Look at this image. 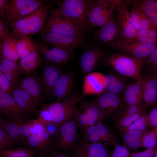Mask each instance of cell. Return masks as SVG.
<instances>
[{
    "label": "cell",
    "instance_id": "cell-1",
    "mask_svg": "<svg viewBox=\"0 0 157 157\" xmlns=\"http://www.w3.org/2000/svg\"><path fill=\"white\" fill-rule=\"evenodd\" d=\"M51 7L50 4L44 5L31 14L10 23L12 35L20 38L41 32L45 26Z\"/></svg>",
    "mask_w": 157,
    "mask_h": 157
},
{
    "label": "cell",
    "instance_id": "cell-2",
    "mask_svg": "<svg viewBox=\"0 0 157 157\" xmlns=\"http://www.w3.org/2000/svg\"><path fill=\"white\" fill-rule=\"evenodd\" d=\"M101 64L112 67L120 74L140 81L141 71L145 65L144 59L122 53L106 56Z\"/></svg>",
    "mask_w": 157,
    "mask_h": 157
},
{
    "label": "cell",
    "instance_id": "cell-3",
    "mask_svg": "<svg viewBox=\"0 0 157 157\" xmlns=\"http://www.w3.org/2000/svg\"><path fill=\"white\" fill-rule=\"evenodd\" d=\"M122 0H87L86 15L91 26L101 27L114 17V12Z\"/></svg>",
    "mask_w": 157,
    "mask_h": 157
},
{
    "label": "cell",
    "instance_id": "cell-4",
    "mask_svg": "<svg viewBox=\"0 0 157 157\" xmlns=\"http://www.w3.org/2000/svg\"><path fill=\"white\" fill-rule=\"evenodd\" d=\"M87 0H65L58 3L62 14L81 33L89 31L91 26L86 15Z\"/></svg>",
    "mask_w": 157,
    "mask_h": 157
},
{
    "label": "cell",
    "instance_id": "cell-5",
    "mask_svg": "<svg viewBox=\"0 0 157 157\" xmlns=\"http://www.w3.org/2000/svg\"><path fill=\"white\" fill-rule=\"evenodd\" d=\"M75 113L59 126L56 133L52 140L53 147L67 151L74 149L77 146L78 143L77 131L79 127Z\"/></svg>",
    "mask_w": 157,
    "mask_h": 157
},
{
    "label": "cell",
    "instance_id": "cell-6",
    "mask_svg": "<svg viewBox=\"0 0 157 157\" xmlns=\"http://www.w3.org/2000/svg\"><path fill=\"white\" fill-rule=\"evenodd\" d=\"M83 98L82 95L73 94L61 101L43 103L40 106L48 111L52 122L59 126L74 114Z\"/></svg>",
    "mask_w": 157,
    "mask_h": 157
},
{
    "label": "cell",
    "instance_id": "cell-7",
    "mask_svg": "<svg viewBox=\"0 0 157 157\" xmlns=\"http://www.w3.org/2000/svg\"><path fill=\"white\" fill-rule=\"evenodd\" d=\"M107 45L122 53L143 59L157 48V43L145 44L135 40H127L119 38Z\"/></svg>",
    "mask_w": 157,
    "mask_h": 157
},
{
    "label": "cell",
    "instance_id": "cell-8",
    "mask_svg": "<svg viewBox=\"0 0 157 157\" xmlns=\"http://www.w3.org/2000/svg\"><path fill=\"white\" fill-rule=\"evenodd\" d=\"M4 19L10 24L33 13L44 5L40 0H11Z\"/></svg>",
    "mask_w": 157,
    "mask_h": 157
},
{
    "label": "cell",
    "instance_id": "cell-9",
    "mask_svg": "<svg viewBox=\"0 0 157 157\" xmlns=\"http://www.w3.org/2000/svg\"><path fill=\"white\" fill-rule=\"evenodd\" d=\"M40 36L41 40L46 44L70 50H74L85 40L83 35H73L42 31Z\"/></svg>",
    "mask_w": 157,
    "mask_h": 157
},
{
    "label": "cell",
    "instance_id": "cell-10",
    "mask_svg": "<svg viewBox=\"0 0 157 157\" xmlns=\"http://www.w3.org/2000/svg\"><path fill=\"white\" fill-rule=\"evenodd\" d=\"M42 31L73 35H83L62 14L58 8L50 10Z\"/></svg>",
    "mask_w": 157,
    "mask_h": 157
},
{
    "label": "cell",
    "instance_id": "cell-11",
    "mask_svg": "<svg viewBox=\"0 0 157 157\" xmlns=\"http://www.w3.org/2000/svg\"><path fill=\"white\" fill-rule=\"evenodd\" d=\"M83 133V140L87 142H100L114 146L119 144L116 136L103 122L90 126Z\"/></svg>",
    "mask_w": 157,
    "mask_h": 157
},
{
    "label": "cell",
    "instance_id": "cell-12",
    "mask_svg": "<svg viewBox=\"0 0 157 157\" xmlns=\"http://www.w3.org/2000/svg\"><path fill=\"white\" fill-rule=\"evenodd\" d=\"M34 44L36 50L48 63L62 65L68 62L73 54V50L49 46L40 42H35Z\"/></svg>",
    "mask_w": 157,
    "mask_h": 157
},
{
    "label": "cell",
    "instance_id": "cell-13",
    "mask_svg": "<svg viewBox=\"0 0 157 157\" xmlns=\"http://www.w3.org/2000/svg\"><path fill=\"white\" fill-rule=\"evenodd\" d=\"M129 1H122L116 8L117 21L120 31L118 38L127 40L135 39L138 30L133 26L131 22L128 5Z\"/></svg>",
    "mask_w": 157,
    "mask_h": 157
},
{
    "label": "cell",
    "instance_id": "cell-14",
    "mask_svg": "<svg viewBox=\"0 0 157 157\" xmlns=\"http://www.w3.org/2000/svg\"><path fill=\"white\" fill-rule=\"evenodd\" d=\"M95 101L106 119L118 115L123 108L119 95L108 92L102 93Z\"/></svg>",
    "mask_w": 157,
    "mask_h": 157
},
{
    "label": "cell",
    "instance_id": "cell-15",
    "mask_svg": "<svg viewBox=\"0 0 157 157\" xmlns=\"http://www.w3.org/2000/svg\"><path fill=\"white\" fill-rule=\"evenodd\" d=\"M141 74L140 83L144 108L157 103V74L154 71Z\"/></svg>",
    "mask_w": 157,
    "mask_h": 157
},
{
    "label": "cell",
    "instance_id": "cell-16",
    "mask_svg": "<svg viewBox=\"0 0 157 157\" xmlns=\"http://www.w3.org/2000/svg\"><path fill=\"white\" fill-rule=\"evenodd\" d=\"M107 145L100 142L84 140L78 142L72 157H110Z\"/></svg>",
    "mask_w": 157,
    "mask_h": 157
},
{
    "label": "cell",
    "instance_id": "cell-17",
    "mask_svg": "<svg viewBox=\"0 0 157 157\" xmlns=\"http://www.w3.org/2000/svg\"><path fill=\"white\" fill-rule=\"evenodd\" d=\"M0 113L9 121L25 119L26 116L12 96L0 91Z\"/></svg>",
    "mask_w": 157,
    "mask_h": 157
},
{
    "label": "cell",
    "instance_id": "cell-18",
    "mask_svg": "<svg viewBox=\"0 0 157 157\" xmlns=\"http://www.w3.org/2000/svg\"><path fill=\"white\" fill-rule=\"evenodd\" d=\"M41 81L36 76L28 75L23 77L17 85L31 97L36 107L43 103Z\"/></svg>",
    "mask_w": 157,
    "mask_h": 157
},
{
    "label": "cell",
    "instance_id": "cell-19",
    "mask_svg": "<svg viewBox=\"0 0 157 157\" xmlns=\"http://www.w3.org/2000/svg\"><path fill=\"white\" fill-rule=\"evenodd\" d=\"M102 49L92 48L86 50L81 55L80 63L84 74H88L94 70L106 56Z\"/></svg>",
    "mask_w": 157,
    "mask_h": 157
},
{
    "label": "cell",
    "instance_id": "cell-20",
    "mask_svg": "<svg viewBox=\"0 0 157 157\" xmlns=\"http://www.w3.org/2000/svg\"><path fill=\"white\" fill-rule=\"evenodd\" d=\"M58 65L48 63L44 65L41 73V83L47 96H53L54 87L63 73Z\"/></svg>",
    "mask_w": 157,
    "mask_h": 157
},
{
    "label": "cell",
    "instance_id": "cell-21",
    "mask_svg": "<svg viewBox=\"0 0 157 157\" xmlns=\"http://www.w3.org/2000/svg\"><path fill=\"white\" fill-rule=\"evenodd\" d=\"M120 31L117 20L114 17L100 27L94 34L93 40L108 44L119 37Z\"/></svg>",
    "mask_w": 157,
    "mask_h": 157
},
{
    "label": "cell",
    "instance_id": "cell-22",
    "mask_svg": "<svg viewBox=\"0 0 157 157\" xmlns=\"http://www.w3.org/2000/svg\"><path fill=\"white\" fill-rule=\"evenodd\" d=\"M105 76L99 72H91L85 76L83 85L82 96L98 94L105 91Z\"/></svg>",
    "mask_w": 157,
    "mask_h": 157
},
{
    "label": "cell",
    "instance_id": "cell-23",
    "mask_svg": "<svg viewBox=\"0 0 157 157\" xmlns=\"http://www.w3.org/2000/svg\"><path fill=\"white\" fill-rule=\"evenodd\" d=\"M74 81V76L71 72L62 73L53 90V96L56 102L61 101L68 97L73 88Z\"/></svg>",
    "mask_w": 157,
    "mask_h": 157
},
{
    "label": "cell",
    "instance_id": "cell-24",
    "mask_svg": "<svg viewBox=\"0 0 157 157\" xmlns=\"http://www.w3.org/2000/svg\"><path fill=\"white\" fill-rule=\"evenodd\" d=\"M51 138L46 131H44L31 135L27 138V142L29 148L36 150L40 154L53 148Z\"/></svg>",
    "mask_w": 157,
    "mask_h": 157
},
{
    "label": "cell",
    "instance_id": "cell-25",
    "mask_svg": "<svg viewBox=\"0 0 157 157\" xmlns=\"http://www.w3.org/2000/svg\"><path fill=\"white\" fill-rule=\"evenodd\" d=\"M12 96L26 115L37 113L38 110L31 97L17 85L13 87Z\"/></svg>",
    "mask_w": 157,
    "mask_h": 157
},
{
    "label": "cell",
    "instance_id": "cell-26",
    "mask_svg": "<svg viewBox=\"0 0 157 157\" xmlns=\"http://www.w3.org/2000/svg\"><path fill=\"white\" fill-rule=\"evenodd\" d=\"M122 93V101L126 105H144L140 81L127 86Z\"/></svg>",
    "mask_w": 157,
    "mask_h": 157
},
{
    "label": "cell",
    "instance_id": "cell-27",
    "mask_svg": "<svg viewBox=\"0 0 157 157\" xmlns=\"http://www.w3.org/2000/svg\"><path fill=\"white\" fill-rule=\"evenodd\" d=\"M18 63L20 74L25 75L40 67L42 64V60L36 50L21 58Z\"/></svg>",
    "mask_w": 157,
    "mask_h": 157
},
{
    "label": "cell",
    "instance_id": "cell-28",
    "mask_svg": "<svg viewBox=\"0 0 157 157\" xmlns=\"http://www.w3.org/2000/svg\"><path fill=\"white\" fill-rule=\"evenodd\" d=\"M0 72L3 73L14 87L19 80L20 74L18 63L0 56Z\"/></svg>",
    "mask_w": 157,
    "mask_h": 157
},
{
    "label": "cell",
    "instance_id": "cell-29",
    "mask_svg": "<svg viewBox=\"0 0 157 157\" xmlns=\"http://www.w3.org/2000/svg\"><path fill=\"white\" fill-rule=\"evenodd\" d=\"M127 86L125 80L115 74H110L105 76V91L119 95Z\"/></svg>",
    "mask_w": 157,
    "mask_h": 157
},
{
    "label": "cell",
    "instance_id": "cell-30",
    "mask_svg": "<svg viewBox=\"0 0 157 157\" xmlns=\"http://www.w3.org/2000/svg\"><path fill=\"white\" fill-rule=\"evenodd\" d=\"M147 131L133 130L123 132L122 139L123 145L129 149L133 150L142 147L141 139Z\"/></svg>",
    "mask_w": 157,
    "mask_h": 157
},
{
    "label": "cell",
    "instance_id": "cell-31",
    "mask_svg": "<svg viewBox=\"0 0 157 157\" xmlns=\"http://www.w3.org/2000/svg\"><path fill=\"white\" fill-rule=\"evenodd\" d=\"M129 13L132 23L138 31L146 28H154L153 24L145 13L141 10L133 7L129 11Z\"/></svg>",
    "mask_w": 157,
    "mask_h": 157
},
{
    "label": "cell",
    "instance_id": "cell-32",
    "mask_svg": "<svg viewBox=\"0 0 157 157\" xmlns=\"http://www.w3.org/2000/svg\"><path fill=\"white\" fill-rule=\"evenodd\" d=\"M18 40L10 36L0 42V56L8 60L17 62L19 58L16 50V45Z\"/></svg>",
    "mask_w": 157,
    "mask_h": 157
},
{
    "label": "cell",
    "instance_id": "cell-33",
    "mask_svg": "<svg viewBox=\"0 0 157 157\" xmlns=\"http://www.w3.org/2000/svg\"><path fill=\"white\" fill-rule=\"evenodd\" d=\"M26 120L24 119L9 121L0 118V128L4 129L17 142L22 138L21 128L22 124Z\"/></svg>",
    "mask_w": 157,
    "mask_h": 157
},
{
    "label": "cell",
    "instance_id": "cell-34",
    "mask_svg": "<svg viewBox=\"0 0 157 157\" xmlns=\"http://www.w3.org/2000/svg\"><path fill=\"white\" fill-rule=\"evenodd\" d=\"M79 108L91 118L96 119L97 123L103 122L106 118L96 102L88 100L81 101Z\"/></svg>",
    "mask_w": 157,
    "mask_h": 157
},
{
    "label": "cell",
    "instance_id": "cell-35",
    "mask_svg": "<svg viewBox=\"0 0 157 157\" xmlns=\"http://www.w3.org/2000/svg\"><path fill=\"white\" fill-rule=\"evenodd\" d=\"M37 152L30 148L7 149L0 150V157H34Z\"/></svg>",
    "mask_w": 157,
    "mask_h": 157
},
{
    "label": "cell",
    "instance_id": "cell-36",
    "mask_svg": "<svg viewBox=\"0 0 157 157\" xmlns=\"http://www.w3.org/2000/svg\"><path fill=\"white\" fill-rule=\"evenodd\" d=\"M35 50L34 43L28 36L22 37L18 40L16 50L19 57L20 59Z\"/></svg>",
    "mask_w": 157,
    "mask_h": 157
},
{
    "label": "cell",
    "instance_id": "cell-37",
    "mask_svg": "<svg viewBox=\"0 0 157 157\" xmlns=\"http://www.w3.org/2000/svg\"><path fill=\"white\" fill-rule=\"evenodd\" d=\"M75 115L79 128L81 129L83 133L90 126L95 125L97 123L96 119L90 117L79 108H77Z\"/></svg>",
    "mask_w": 157,
    "mask_h": 157
},
{
    "label": "cell",
    "instance_id": "cell-38",
    "mask_svg": "<svg viewBox=\"0 0 157 157\" xmlns=\"http://www.w3.org/2000/svg\"><path fill=\"white\" fill-rule=\"evenodd\" d=\"M135 40L145 44L157 43V30L154 28L138 30Z\"/></svg>",
    "mask_w": 157,
    "mask_h": 157
},
{
    "label": "cell",
    "instance_id": "cell-39",
    "mask_svg": "<svg viewBox=\"0 0 157 157\" xmlns=\"http://www.w3.org/2000/svg\"><path fill=\"white\" fill-rule=\"evenodd\" d=\"M144 110L138 113L124 117L115 116V126L121 131L132 124L142 114Z\"/></svg>",
    "mask_w": 157,
    "mask_h": 157
},
{
    "label": "cell",
    "instance_id": "cell-40",
    "mask_svg": "<svg viewBox=\"0 0 157 157\" xmlns=\"http://www.w3.org/2000/svg\"><path fill=\"white\" fill-rule=\"evenodd\" d=\"M133 7H135L144 13L157 12V0H135L130 1Z\"/></svg>",
    "mask_w": 157,
    "mask_h": 157
},
{
    "label": "cell",
    "instance_id": "cell-41",
    "mask_svg": "<svg viewBox=\"0 0 157 157\" xmlns=\"http://www.w3.org/2000/svg\"><path fill=\"white\" fill-rule=\"evenodd\" d=\"M157 144V127L150 131H147L142 137L141 141L142 147L151 149Z\"/></svg>",
    "mask_w": 157,
    "mask_h": 157
},
{
    "label": "cell",
    "instance_id": "cell-42",
    "mask_svg": "<svg viewBox=\"0 0 157 157\" xmlns=\"http://www.w3.org/2000/svg\"><path fill=\"white\" fill-rule=\"evenodd\" d=\"M147 113L145 111L132 124L127 128L122 129L121 131L123 132L130 131H144L147 130Z\"/></svg>",
    "mask_w": 157,
    "mask_h": 157
},
{
    "label": "cell",
    "instance_id": "cell-43",
    "mask_svg": "<svg viewBox=\"0 0 157 157\" xmlns=\"http://www.w3.org/2000/svg\"><path fill=\"white\" fill-rule=\"evenodd\" d=\"M3 128L0 129V150L9 149L16 143Z\"/></svg>",
    "mask_w": 157,
    "mask_h": 157
},
{
    "label": "cell",
    "instance_id": "cell-44",
    "mask_svg": "<svg viewBox=\"0 0 157 157\" xmlns=\"http://www.w3.org/2000/svg\"><path fill=\"white\" fill-rule=\"evenodd\" d=\"M13 87L5 75L0 72V91L12 96Z\"/></svg>",
    "mask_w": 157,
    "mask_h": 157
},
{
    "label": "cell",
    "instance_id": "cell-45",
    "mask_svg": "<svg viewBox=\"0 0 157 157\" xmlns=\"http://www.w3.org/2000/svg\"><path fill=\"white\" fill-rule=\"evenodd\" d=\"M147 113V126L153 128L157 127V103Z\"/></svg>",
    "mask_w": 157,
    "mask_h": 157
},
{
    "label": "cell",
    "instance_id": "cell-46",
    "mask_svg": "<svg viewBox=\"0 0 157 157\" xmlns=\"http://www.w3.org/2000/svg\"><path fill=\"white\" fill-rule=\"evenodd\" d=\"M113 151L111 153L110 157H129L131 153L129 149L124 146L118 144L115 146Z\"/></svg>",
    "mask_w": 157,
    "mask_h": 157
},
{
    "label": "cell",
    "instance_id": "cell-47",
    "mask_svg": "<svg viewBox=\"0 0 157 157\" xmlns=\"http://www.w3.org/2000/svg\"><path fill=\"white\" fill-rule=\"evenodd\" d=\"M144 105H126V107L124 108V110L122 112V116L121 117H124L138 113L144 110Z\"/></svg>",
    "mask_w": 157,
    "mask_h": 157
},
{
    "label": "cell",
    "instance_id": "cell-48",
    "mask_svg": "<svg viewBox=\"0 0 157 157\" xmlns=\"http://www.w3.org/2000/svg\"><path fill=\"white\" fill-rule=\"evenodd\" d=\"M40 108L37 112L38 118L44 125L52 122L51 118L48 111L40 106Z\"/></svg>",
    "mask_w": 157,
    "mask_h": 157
},
{
    "label": "cell",
    "instance_id": "cell-49",
    "mask_svg": "<svg viewBox=\"0 0 157 157\" xmlns=\"http://www.w3.org/2000/svg\"><path fill=\"white\" fill-rule=\"evenodd\" d=\"M145 64L153 69H157V48L146 58L144 59Z\"/></svg>",
    "mask_w": 157,
    "mask_h": 157
},
{
    "label": "cell",
    "instance_id": "cell-50",
    "mask_svg": "<svg viewBox=\"0 0 157 157\" xmlns=\"http://www.w3.org/2000/svg\"><path fill=\"white\" fill-rule=\"evenodd\" d=\"M31 124L30 120H26L22 125L21 128V133L22 137L28 138L33 134Z\"/></svg>",
    "mask_w": 157,
    "mask_h": 157
},
{
    "label": "cell",
    "instance_id": "cell-51",
    "mask_svg": "<svg viewBox=\"0 0 157 157\" xmlns=\"http://www.w3.org/2000/svg\"><path fill=\"white\" fill-rule=\"evenodd\" d=\"M157 149V144L152 149H147L140 152H132L131 153L130 157H153Z\"/></svg>",
    "mask_w": 157,
    "mask_h": 157
},
{
    "label": "cell",
    "instance_id": "cell-52",
    "mask_svg": "<svg viewBox=\"0 0 157 157\" xmlns=\"http://www.w3.org/2000/svg\"><path fill=\"white\" fill-rule=\"evenodd\" d=\"M30 121L32 127L33 134L46 131L44 125L38 119Z\"/></svg>",
    "mask_w": 157,
    "mask_h": 157
},
{
    "label": "cell",
    "instance_id": "cell-53",
    "mask_svg": "<svg viewBox=\"0 0 157 157\" xmlns=\"http://www.w3.org/2000/svg\"><path fill=\"white\" fill-rule=\"evenodd\" d=\"M9 31L2 19L0 20V41L5 40L10 36Z\"/></svg>",
    "mask_w": 157,
    "mask_h": 157
},
{
    "label": "cell",
    "instance_id": "cell-54",
    "mask_svg": "<svg viewBox=\"0 0 157 157\" xmlns=\"http://www.w3.org/2000/svg\"><path fill=\"white\" fill-rule=\"evenodd\" d=\"M45 131L51 138L54 137L57 132L58 126L56 123L52 122L45 125Z\"/></svg>",
    "mask_w": 157,
    "mask_h": 157
},
{
    "label": "cell",
    "instance_id": "cell-55",
    "mask_svg": "<svg viewBox=\"0 0 157 157\" xmlns=\"http://www.w3.org/2000/svg\"><path fill=\"white\" fill-rule=\"evenodd\" d=\"M10 4V1L0 0V15L1 18H5V13Z\"/></svg>",
    "mask_w": 157,
    "mask_h": 157
},
{
    "label": "cell",
    "instance_id": "cell-56",
    "mask_svg": "<svg viewBox=\"0 0 157 157\" xmlns=\"http://www.w3.org/2000/svg\"><path fill=\"white\" fill-rule=\"evenodd\" d=\"M144 13L153 24L154 29L157 30V12H148Z\"/></svg>",
    "mask_w": 157,
    "mask_h": 157
},
{
    "label": "cell",
    "instance_id": "cell-57",
    "mask_svg": "<svg viewBox=\"0 0 157 157\" xmlns=\"http://www.w3.org/2000/svg\"><path fill=\"white\" fill-rule=\"evenodd\" d=\"M51 157H70L66 154L54 149H51L48 152Z\"/></svg>",
    "mask_w": 157,
    "mask_h": 157
},
{
    "label": "cell",
    "instance_id": "cell-58",
    "mask_svg": "<svg viewBox=\"0 0 157 157\" xmlns=\"http://www.w3.org/2000/svg\"><path fill=\"white\" fill-rule=\"evenodd\" d=\"M40 157H51L49 155L47 152L42 153L40 154Z\"/></svg>",
    "mask_w": 157,
    "mask_h": 157
},
{
    "label": "cell",
    "instance_id": "cell-59",
    "mask_svg": "<svg viewBox=\"0 0 157 157\" xmlns=\"http://www.w3.org/2000/svg\"><path fill=\"white\" fill-rule=\"evenodd\" d=\"M153 157H157V149L154 153Z\"/></svg>",
    "mask_w": 157,
    "mask_h": 157
},
{
    "label": "cell",
    "instance_id": "cell-60",
    "mask_svg": "<svg viewBox=\"0 0 157 157\" xmlns=\"http://www.w3.org/2000/svg\"><path fill=\"white\" fill-rule=\"evenodd\" d=\"M154 71L156 72V73L157 74V69L155 71Z\"/></svg>",
    "mask_w": 157,
    "mask_h": 157
}]
</instances>
